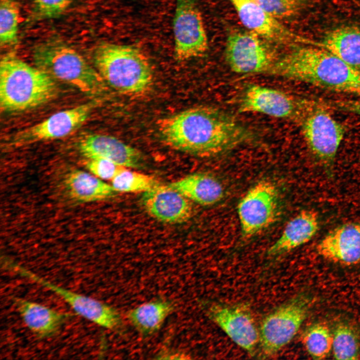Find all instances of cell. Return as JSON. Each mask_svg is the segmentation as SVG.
Returning <instances> with one entry per match:
<instances>
[{
  "label": "cell",
  "instance_id": "cell-1",
  "mask_svg": "<svg viewBox=\"0 0 360 360\" xmlns=\"http://www.w3.org/2000/svg\"><path fill=\"white\" fill-rule=\"evenodd\" d=\"M158 128L168 146L203 157L220 154L252 138L229 114L208 106L192 107L162 119Z\"/></svg>",
  "mask_w": 360,
  "mask_h": 360
},
{
  "label": "cell",
  "instance_id": "cell-2",
  "mask_svg": "<svg viewBox=\"0 0 360 360\" xmlns=\"http://www.w3.org/2000/svg\"><path fill=\"white\" fill-rule=\"evenodd\" d=\"M267 74L360 96V69L324 48L303 46L292 50L278 57Z\"/></svg>",
  "mask_w": 360,
  "mask_h": 360
},
{
  "label": "cell",
  "instance_id": "cell-3",
  "mask_svg": "<svg viewBox=\"0 0 360 360\" xmlns=\"http://www.w3.org/2000/svg\"><path fill=\"white\" fill-rule=\"evenodd\" d=\"M94 60L104 81L120 93L136 97L151 90L152 66L146 56L136 46L103 42L96 48Z\"/></svg>",
  "mask_w": 360,
  "mask_h": 360
},
{
  "label": "cell",
  "instance_id": "cell-4",
  "mask_svg": "<svg viewBox=\"0 0 360 360\" xmlns=\"http://www.w3.org/2000/svg\"><path fill=\"white\" fill-rule=\"evenodd\" d=\"M57 88L52 78L10 52L0 62V106L4 111L20 112L54 98Z\"/></svg>",
  "mask_w": 360,
  "mask_h": 360
},
{
  "label": "cell",
  "instance_id": "cell-5",
  "mask_svg": "<svg viewBox=\"0 0 360 360\" xmlns=\"http://www.w3.org/2000/svg\"><path fill=\"white\" fill-rule=\"evenodd\" d=\"M33 58L37 68L84 94L96 96L105 90V82L98 72L74 50L60 42L38 45Z\"/></svg>",
  "mask_w": 360,
  "mask_h": 360
},
{
  "label": "cell",
  "instance_id": "cell-6",
  "mask_svg": "<svg viewBox=\"0 0 360 360\" xmlns=\"http://www.w3.org/2000/svg\"><path fill=\"white\" fill-rule=\"evenodd\" d=\"M310 305L308 296L299 295L264 318L259 329V358H268L274 355L292 340L305 320Z\"/></svg>",
  "mask_w": 360,
  "mask_h": 360
},
{
  "label": "cell",
  "instance_id": "cell-7",
  "mask_svg": "<svg viewBox=\"0 0 360 360\" xmlns=\"http://www.w3.org/2000/svg\"><path fill=\"white\" fill-rule=\"evenodd\" d=\"M301 130L312 154L330 173L345 130L324 108L313 106L302 113Z\"/></svg>",
  "mask_w": 360,
  "mask_h": 360
},
{
  "label": "cell",
  "instance_id": "cell-8",
  "mask_svg": "<svg viewBox=\"0 0 360 360\" xmlns=\"http://www.w3.org/2000/svg\"><path fill=\"white\" fill-rule=\"evenodd\" d=\"M278 196L274 184L262 180L242 198L237 210L244 238L254 236L276 221L280 210Z\"/></svg>",
  "mask_w": 360,
  "mask_h": 360
},
{
  "label": "cell",
  "instance_id": "cell-9",
  "mask_svg": "<svg viewBox=\"0 0 360 360\" xmlns=\"http://www.w3.org/2000/svg\"><path fill=\"white\" fill-rule=\"evenodd\" d=\"M262 38L249 31H235L228 36L226 60L232 71L240 74L267 73L278 57Z\"/></svg>",
  "mask_w": 360,
  "mask_h": 360
},
{
  "label": "cell",
  "instance_id": "cell-10",
  "mask_svg": "<svg viewBox=\"0 0 360 360\" xmlns=\"http://www.w3.org/2000/svg\"><path fill=\"white\" fill-rule=\"evenodd\" d=\"M10 268L57 294L80 316L104 328L120 334H124L125 324L116 308L97 300L55 285L16 264L12 263Z\"/></svg>",
  "mask_w": 360,
  "mask_h": 360
},
{
  "label": "cell",
  "instance_id": "cell-11",
  "mask_svg": "<svg viewBox=\"0 0 360 360\" xmlns=\"http://www.w3.org/2000/svg\"><path fill=\"white\" fill-rule=\"evenodd\" d=\"M172 24L174 56L176 60L197 58L208 50L206 31L194 0H176Z\"/></svg>",
  "mask_w": 360,
  "mask_h": 360
},
{
  "label": "cell",
  "instance_id": "cell-12",
  "mask_svg": "<svg viewBox=\"0 0 360 360\" xmlns=\"http://www.w3.org/2000/svg\"><path fill=\"white\" fill-rule=\"evenodd\" d=\"M206 312L236 344L250 356L256 354L259 330L247 308L241 305L212 304L206 308Z\"/></svg>",
  "mask_w": 360,
  "mask_h": 360
},
{
  "label": "cell",
  "instance_id": "cell-13",
  "mask_svg": "<svg viewBox=\"0 0 360 360\" xmlns=\"http://www.w3.org/2000/svg\"><path fill=\"white\" fill-rule=\"evenodd\" d=\"M242 24L262 38L282 45L306 42L253 0H230Z\"/></svg>",
  "mask_w": 360,
  "mask_h": 360
},
{
  "label": "cell",
  "instance_id": "cell-14",
  "mask_svg": "<svg viewBox=\"0 0 360 360\" xmlns=\"http://www.w3.org/2000/svg\"><path fill=\"white\" fill-rule=\"evenodd\" d=\"M94 104L92 102L83 104L56 112L22 132L14 140L22 144L66 136L86 120L94 108Z\"/></svg>",
  "mask_w": 360,
  "mask_h": 360
},
{
  "label": "cell",
  "instance_id": "cell-15",
  "mask_svg": "<svg viewBox=\"0 0 360 360\" xmlns=\"http://www.w3.org/2000/svg\"><path fill=\"white\" fill-rule=\"evenodd\" d=\"M145 210L160 222L181 224L192 216L191 200L168 185L160 184L144 192L141 199Z\"/></svg>",
  "mask_w": 360,
  "mask_h": 360
},
{
  "label": "cell",
  "instance_id": "cell-16",
  "mask_svg": "<svg viewBox=\"0 0 360 360\" xmlns=\"http://www.w3.org/2000/svg\"><path fill=\"white\" fill-rule=\"evenodd\" d=\"M240 112H256L278 118H288L300 114L296 102L279 90L258 84L249 86L240 99Z\"/></svg>",
  "mask_w": 360,
  "mask_h": 360
},
{
  "label": "cell",
  "instance_id": "cell-17",
  "mask_svg": "<svg viewBox=\"0 0 360 360\" xmlns=\"http://www.w3.org/2000/svg\"><path fill=\"white\" fill-rule=\"evenodd\" d=\"M78 148L89 159L103 158L131 168H140L144 164V156L139 150L108 135L86 136L80 140Z\"/></svg>",
  "mask_w": 360,
  "mask_h": 360
},
{
  "label": "cell",
  "instance_id": "cell-18",
  "mask_svg": "<svg viewBox=\"0 0 360 360\" xmlns=\"http://www.w3.org/2000/svg\"><path fill=\"white\" fill-rule=\"evenodd\" d=\"M325 259L344 266L360 262V222H348L330 231L318 244Z\"/></svg>",
  "mask_w": 360,
  "mask_h": 360
},
{
  "label": "cell",
  "instance_id": "cell-19",
  "mask_svg": "<svg viewBox=\"0 0 360 360\" xmlns=\"http://www.w3.org/2000/svg\"><path fill=\"white\" fill-rule=\"evenodd\" d=\"M319 226L316 212L302 210L288 222L279 238L268 248V256H280L306 243L316 234Z\"/></svg>",
  "mask_w": 360,
  "mask_h": 360
},
{
  "label": "cell",
  "instance_id": "cell-20",
  "mask_svg": "<svg viewBox=\"0 0 360 360\" xmlns=\"http://www.w3.org/2000/svg\"><path fill=\"white\" fill-rule=\"evenodd\" d=\"M13 300L24 323L36 336L46 338L55 334L70 315L20 298Z\"/></svg>",
  "mask_w": 360,
  "mask_h": 360
},
{
  "label": "cell",
  "instance_id": "cell-21",
  "mask_svg": "<svg viewBox=\"0 0 360 360\" xmlns=\"http://www.w3.org/2000/svg\"><path fill=\"white\" fill-rule=\"evenodd\" d=\"M175 308L174 302L160 298L128 310L126 316L141 336L148 338L160 330L165 320Z\"/></svg>",
  "mask_w": 360,
  "mask_h": 360
},
{
  "label": "cell",
  "instance_id": "cell-22",
  "mask_svg": "<svg viewBox=\"0 0 360 360\" xmlns=\"http://www.w3.org/2000/svg\"><path fill=\"white\" fill-rule=\"evenodd\" d=\"M168 185L191 201L204 206L218 202L224 196L219 180L206 173L192 174Z\"/></svg>",
  "mask_w": 360,
  "mask_h": 360
},
{
  "label": "cell",
  "instance_id": "cell-23",
  "mask_svg": "<svg viewBox=\"0 0 360 360\" xmlns=\"http://www.w3.org/2000/svg\"><path fill=\"white\" fill-rule=\"evenodd\" d=\"M64 182L70 196L81 202L108 199L116 192L112 185L80 170H74L69 173Z\"/></svg>",
  "mask_w": 360,
  "mask_h": 360
},
{
  "label": "cell",
  "instance_id": "cell-24",
  "mask_svg": "<svg viewBox=\"0 0 360 360\" xmlns=\"http://www.w3.org/2000/svg\"><path fill=\"white\" fill-rule=\"evenodd\" d=\"M322 47L348 64L360 69V28L344 26L328 32Z\"/></svg>",
  "mask_w": 360,
  "mask_h": 360
},
{
  "label": "cell",
  "instance_id": "cell-25",
  "mask_svg": "<svg viewBox=\"0 0 360 360\" xmlns=\"http://www.w3.org/2000/svg\"><path fill=\"white\" fill-rule=\"evenodd\" d=\"M334 335L327 325L317 323L308 327L302 336L303 344L314 360L325 358L332 348Z\"/></svg>",
  "mask_w": 360,
  "mask_h": 360
},
{
  "label": "cell",
  "instance_id": "cell-26",
  "mask_svg": "<svg viewBox=\"0 0 360 360\" xmlns=\"http://www.w3.org/2000/svg\"><path fill=\"white\" fill-rule=\"evenodd\" d=\"M332 352L336 360L358 359L360 342L356 330L346 323L338 324L333 334Z\"/></svg>",
  "mask_w": 360,
  "mask_h": 360
},
{
  "label": "cell",
  "instance_id": "cell-27",
  "mask_svg": "<svg viewBox=\"0 0 360 360\" xmlns=\"http://www.w3.org/2000/svg\"><path fill=\"white\" fill-rule=\"evenodd\" d=\"M19 14V6L16 0H0L1 46H14L18 44Z\"/></svg>",
  "mask_w": 360,
  "mask_h": 360
},
{
  "label": "cell",
  "instance_id": "cell-28",
  "mask_svg": "<svg viewBox=\"0 0 360 360\" xmlns=\"http://www.w3.org/2000/svg\"><path fill=\"white\" fill-rule=\"evenodd\" d=\"M125 168L112 180V186L116 192H146L160 186L152 176L130 170Z\"/></svg>",
  "mask_w": 360,
  "mask_h": 360
},
{
  "label": "cell",
  "instance_id": "cell-29",
  "mask_svg": "<svg viewBox=\"0 0 360 360\" xmlns=\"http://www.w3.org/2000/svg\"><path fill=\"white\" fill-rule=\"evenodd\" d=\"M277 19H286L298 14L304 6L303 0H253Z\"/></svg>",
  "mask_w": 360,
  "mask_h": 360
},
{
  "label": "cell",
  "instance_id": "cell-30",
  "mask_svg": "<svg viewBox=\"0 0 360 360\" xmlns=\"http://www.w3.org/2000/svg\"><path fill=\"white\" fill-rule=\"evenodd\" d=\"M38 15L44 18H56L62 14L73 0H33Z\"/></svg>",
  "mask_w": 360,
  "mask_h": 360
},
{
  "label": "cell",
  "instance_id": "cell-31",
  "mask_svg": "<svg viewBox=\"0 0 360 360\" xmlns=\"http://www.w3.org/2000/svg\"><path fill=\"white\" fill-rule=\"evenodd\" d=\"M86 166L94 176L103 180H112L125 168L103 158L90 159Z\"/></svg>",
  "mask_w": 360,
  "mask_h": 360
},
{
  "label": "cell",
  "instance_id": "cell-32",
  "mask_svg": "<svg viewBox=\"0 0 360 360\" xmlns=\"http://www.w3.org/2000/svg\"><path fill=\"white\" fill-rule=\"evenodd\" d=\"M332 105L340 110L360 115V99L336 100Z\"/></svg>",
  "mask_w": 360,
  "mask_h": 360
},
{
  "label": "cell",
  "instance_id": "cell-33",
  "mask_svg": "<svg viewBox=\"0 0 360 360\" xmlns=\"http://www.w3.org/2000/svg\"><path fill=\"white\" fill-rule=\"evenodd\" d=\"M156 359L160 360H188L191 358L184 352H180L176 350H166L160 352Z\"/></svg>",
  "mask_w": 360,
  "mask_h": 360
}]
</instances>
